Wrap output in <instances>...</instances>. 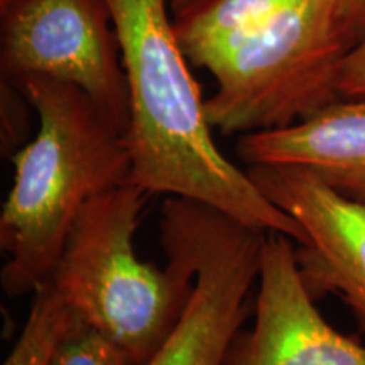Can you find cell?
<instances>
[{
  "mask_svg": "<svg viewBox=\"0 0 365 365\" xmlns=\"http://www.w3.org/2000/svg\"><path fill=\"white\" fill-rule=\"evenodd\" d=\"M108 4L129 85L130 181L149 195L207 203L250 227L303 244L307 235L299 223L213 140L202 90L173 27L170 0Z\"/></svg>",
  "mask_w": 365,
  "mask_h": 365,
  "instance_id": "cell-1",
  "label": "cell"
},
{
  "mask_svg": "<svg viewBox=\"0 0 365 365\" xmlns=\"http://www.w3.org/2000/svg\"><path fill=\"white\" fill-rule=\"evenodd\" d=\"M39 117L38 134L14 154V182L0 215L9 296L34 293L51 276L90 200L130 181L125 135L76 85L48 76L11 83Z\"/></svg>",
  "mask_w": 365,
  "mask_h": 365,
  "instance_id": "cell-2",
  "label": "cell"
},
{
  "mask_svg": "<svg viewBox=\"0 0 365 365\" xmlns=\"http://www.w3.org/2000/svg\"><path fill=\"white\" fill-rule=\"evenodd\" d=\"M149 193L135 182L85 205L48 277L86 327L144 365L170 336L193 289L180 254L166 269L139 261L134 234Z\"/></svg>",
  "mask_w": 365,
  "mask_h": 365,
  "instance_id": "cell-3",
  "label": "cell"
},
{
  "mask_svg": "<svg viewBox=\"0 0 365 365\" xmlns=\"http://www.w3.org/2000/svg\"><path fill=\"white\" fill-rule=\"evenodd\" d=\"M355 43L340 0H291L205 68L217 90L205 108L222 134H252L303 120L341 98V63Z\"/></svg>",
  "mask_w": 365,
  "mask_h": 365,
  "instance_id": "cell-4",
  "label": "cell"
},
{
  "mask_svg": "<svg viewBox=\"0 0 365 365\" xmlns=\"http://www.w3.org/2000/svg\"><path fill=\"white\" fill-rule=\"evenodd\" d=\"M266 235L207 203L180 196L164 202L163 247L185 259L193 289L170 336L144 365L223 364L249 313Z\"/></svg>",
  "mask_w": 365,
  "mask_h": 365,
  "instance_id": "cell-5",
  "label": "cell"
},
{
  "mask_svg": "<svg viewBox=\"0 0 365 365\" xmlns=\"http://www.w3.org/2000/svg\"><path fill=\"white\" fill-rule=\"evenodd\" d=\"M4 80L76 85L127 135L130 97L108 0H26L2 17Z\"/></svg>",
  "mask_w": 365,
  "mask_h": 365,
  "instance_id": "cell-6",
  "label": "cell"
},
{
  "mask_svg": "<svg viewBox=\"0 0 365 365\" xmlns=\"http://www.w3.org/2000/svg\"><path fill=\"white\" fill-rule=\"evenodd\" d=\"M257 188L304 230L296 259L314 299L336 293L365 331V207L345 198L303 166H247Z\"/></svg>",
  "mask_w": 365,
  "mask_h": 365,
  "instance_id": "cell-7",
  "label": "cell"
},
{
  "mask_svg": "<svg viewBox=\"0 0 365 365\" xmlns=\"http://www.w3.org/2000/svg\"><path fill=\"white\" fill-rule=\"evenodd\" d=\"M291 240L267 232L254 327L235 333L222 365H365V346L318 312Z\"/></svg>",
  "mask_w": 365,
  "mask_h": 365,
  "instance_id": "cell-8",
  "label": "cell"
},
{
  "mask_svg": "<svg viewBox=\"0 0 365 365\" xmlns=\"http://www.w3.org/2000/svg\"><path fill=\"white\" fill-rule=\"evenodd\" d=\"M235 149L247 166L308 168L365 207V97L339 98L293 125L240 135Z\"/></svg>",
  "mask_w": 365,
  "mask_h": 365,
  "instance_id": "cell-9",
  "label": "cell"
},
{
  "mask_svg": "<svg viewBox=\"0 0 365 365\" xmlns=\"http://www.w3.org/2000/svg\"><path fill=\"white\" fill-rule=\"evenodd\" d=\"M291 0H170L173 27L195 66L207 68Z\"/></svg>",
  "mask_w": 365,
  "mask_h": 365,
  "instance_id": "cell-10",
  "label": "cell"
},
{
  "mask_svg": "<svg viewBox=\"0 0 365 365\" xmlns=\"http://www.w3.org/2000/svg\"><path fill=\"white\" fill-rule=\"evenodd\" d=\"M81 323L53 282L46 279L34 291L19 340L2 365H51L59 345Z\"/></svg>",
  "mask_w": 365,
  "mask_h": 365,
  "instance_id": "cell-11",
  "label": "cell"
},
{
  "mask_svg": "<svg viewBox=\"0 0 365 365\" xmlns=\"http://www.w3.org/2000/svg\"><path fill=\"white\" fill-rule=\"evenodd\" d=\"M51 365H140L102 333L85 323L73 330L54 354Z\"/></svg>",
  "mask_w": 365,
  "mask_h": 365,
  "instance_id": "cell-12",
  "label": "cell"
},
{
  "mask_svg": "<svg viewBox=\"0 0 365 365\" xmlns=\"http://www.w3.org/2000/svg\"><path fill=\"white\" fill-rule=\"evenodd\" d=\"M339 93L341 98L365 97V38L350 49L341 63Z\"/></svg>",
  "mask_w": 365,
  "mask_h": 365,
  "instance_id": "cell-13",
  "label": "cell"
},
{
  "mask_svg": "<svg viewBox=\"0 0 365 365\" xmlns=\"http://www.w3.org/2000/svg\"><path fill=\"white\" fill-rule=\"evenodd\" d=\"M340 19L355 44L365 38V0H340Z\"/></svg>",
  "mask_w": 365,
  "mask_h": 365,
  "instance_id": "cell-14",
  "label": "cell"
},
{
  "mask_svg": "<svg viewBox=\"0 0 365 365\" xmlns=\"http://www.w3.org/2000/svg\"><path fill=\"white\" fill-rule=\"evenodd\" d=\"M22 2H26V0H0V14H2V17L12 12L16 7H19Z\"/></svg>",
  "mask_w": 365,
  "mask_h": 365,
  "instance_id": "cell-15",
  "label": "cell"
}]
</instances>
